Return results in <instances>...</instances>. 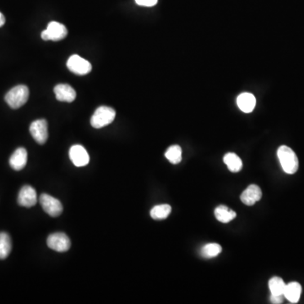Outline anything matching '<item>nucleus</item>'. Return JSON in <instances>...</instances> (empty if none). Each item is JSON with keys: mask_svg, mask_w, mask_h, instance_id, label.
I'll list each match as a JSON object with an SVG mask.
<instances>
[{"mask_svg": "<svg viewBox=\"0 0 304 304\" xmlns=\"http://www.w3.org/2000/svg\"><path fill=\"white\" fill-rule=\"evenodd\" d=\"M278 158L282 169L287 174H294L298 169V159L295 152L287 145H282L278 149Z\"/></svg>", "mask_w": 304, "mask_h": 304, "instance_id": "1", "label": "nucleus"}, {"mask_svg": "<svg viewBox=\"0 0 304 304\" xmlns=\"http://www.w3.org/2000/svg\"><path fill=\"white\" fill-rule=\"evenodd\" d=\"M29 98V89L27 86L20 85L11 89L5 95V101L13 109H17L25 105Z\"/></svg>", "mask_w": 304, "mask_h": 304, "instance_id": "2", "label": "nucleus"}, {"mask_svg": "<svg viewBox=\"0 0 304 304\" xmlns=\"http://www.w3.org/2000/svg\"><path fill=\"white\" fill-rule=\"evenodd\" d=\"M116 117L113 108L103 106L97 108L91 118V124L95 129H101L113 123Z\"/></svg>", "mask_w": 304, "mask_h": 304, "instance_id": "3", "label": "nucleus"}, {"mask_svg": "<svg viewBox=\"0 0 304 304\" xmlns=\"http://www.w3.org/2000/svg\"><path fill=\"white\" fill-rule=\"evenodd\" d=\"M68 35V30L65 26L57 21H51L47 29L42 32V38L45 41L59 42L64 39Z\"/></svg>", "mask_w": 304, "mask_h": 304, "instance_id": "4", "label": "nucleus"}, {"mask_svg": "<svg viewBox=\"0 0 304 304\" xmlns=\"http://www.w3.org/2000/svg\"><path fill=\"white\" fill-rule=\"evenodd\" d=\"M67 67L72 73L77 75H85L89 74L92 69L90 62L77 54L69 57V59L67 61Z\"/></svg>", "mask_w": 304, "mask_h": 304, "instance_id": "5", "label": "nucleus"}, {"mask_svg": "<svg viewBox=\"0 0 304 304\" xmlns=\"http://www.w3.org/2000/svg\"><path fill=\"white\" fill-rule=\"evenodd\" d=\"M47 246L57 252H66L71 246L69 237L63 233H53L47 238Z\"/></svg>", "mask_w": 304, "mask_h": 304, "instance_id": "6", "label": "nucleus"}, {"mask_svg": "<svg viewBox=\"0 0 304 304\" xmlns=\"http://www.w3.org/2000/svg\"><path fill=\"white\" fill-rule=\"evenodd\" d=\"M40 204L42 205L45 212L53 217L60 216L63 212L61 202L49 194H42L40 196Z\"/></svg>", "mask_w": 304, "mask_h": 304, "instance_id": "7", "label": "nucleus"}, {"mask_svg": "<svg viewBox=\"0 0 304 304\" xmlns=\"http://www.w3.org/2000/svg\"><path fill=\"white\" fill-rule=\"evenodd\" d=\"M30 133L38 144L40 145L45 144L48 138L47 121L45 119H38L32 122L30 126Z\"/></svg>", "mask_w": 304, "mask_h": 304, "instance_id": "8", "label": "nucleus"}, {"mask_svg": "<svg viewBox=\"0 0 304 304\" xmlns=\"http://www.w3.org/2000/svg\"><path fill=\"white\" fill-rule=\"evenodd\" d=\"M69 158L75 167H85L90 162L88 152L81 145H74L69 150Z\"/></svg>", "mask_w": 304, "mask_h": 304, "instance_id": "9", "label": "nucleus"}, {"mask_svg": "<svg viewBox=\"0 0 304 304\" xmlns=\"http://www.w3.org/2000/svg\"><path fill=\"white\" fill-rule=\"evenodd\" d=\"M37 202V192L32 186L26 185L20 189L18 196V203L24 207H32Z\"/></svg>", "mask_w": 304, "mask_h": 304, "instance_id": "10", "label": "nucleus"}, {"mask_svg": "<svg viewBox=\"0 0 304 304\" xmlns=\"http://www.w3.org/2000/svg\"><path fill=\"white\" fill-rule=\"evenodd\" d=\"M262 197V191L260 187L251 184L241 194V201L246 206H251L259 201Z\"/></svg>", "mask_w": 304, "mask_h": 304, "instance_id": "11", "label": "nucleus"}, {"mask_svg": "<svg viewBox=\"0 0 304 304\" xmlns=\"http://www.w3.org/2000/svg\"><path fill=\"white\" fill-rule=\"evenodd\" d=\"M54 93L58 101L72 103L76 98L74 89L67 84H59L54 88Z\"/></svg>", "mask_w": 304, "mask_h": 304, "instance_id": "12", "label": "nucleus"}, {"mask_svg": "<svg viewBox=\"0 0 304 304\" xmlns=\"http://www.w3.org/2000/svg\"><path fill=\"white\" fill-rule=\"evenodd\" d=\"M27 163V151L25 148H18L10 157V164L13 169L20 171Z\"/></svg>", "mask_w": 304, "mask_h": 304, "instance_id": "13", "label": "nucleus"}, {"mask_svg": "<svg viewBox=\"0 0 304 304\" xmlns=\"http://www.w3.org/2000/svg\"><path fill=\"white\" fill-rule=\"evenodd\" d=\"M237 103L238 108H240V110L243 111V113H251L253 112L256 105V99L253 94L245 92L238 96Z\"/></svg>", "mask_w": 304, "mask_h": 304, "instance_id": "14", "label": "nucleus"}, {"mask_svg": "<svg viewBox=\"0 0 304 304\" xmlns=\"http://www.w3.org/2000/svg\"><path fill=\"white\" fill-rule=\"evenodd\" d=\"M302 293V287L298 282H291L286 286L284 297L292 303H297L299 301Z\"/></svg>", "mask_w": 304, "mask_h": 304, "instance_id": "15", "label": "nucleus"}, {"mask_svg": "<svg viewBox=\"0 0 304 304\" xmlns=\"http://www.w3.org/2000/svg\"><path fill=\"white\" fill-rule=\"evenodd\" d=\"M215 216L219 221L228 223L237 216L235 211L228 208L226 206H220L215 210Z\"/></svg>", "mask_w": 304, "mask_h": 304, "instance_id": "16", "label": "nucleus"}, {"mask_svg": "<svg viewBox=\"0 0 304 304\" xmlns=\"http://www.w3.org/2000/svg\"><path fill=\"white\" fill-rule=\"evenodd\" d=\"M223 161L231 172H239L243 167V162H242L240 157L234 153H227L225 155Z\"/></svg>", "mask_w": 304, "mask_h": 304, "instance_id": "17", "label": "nucleus"}, {"mask_svg": "<svg viewBox=\"0 0 304 304\" xmlns=\"http://www.w3.org/2000/svg\"><path fill=\"white\" fill-rule=\"evenodd\" d=\"M12 249V243L9 234L0 233V260H5L10 255Z\"/></svg>", "mask_w": 304, "mask_h": 304, "instance_id": "18", "label": "nucleus"}, {"mask_svg": "<svg viewBox=\"0 0 304 304\" xmlns=\"http://www.w3.org/2000/svg\"><path fill=\"white\" fill-rule=\"evenodd\" d=\"M172 207L169 205L156 206L150 211V216L154 220H164L169 216Z\"/></svg>", "mask_w": 304, "mask_h": 304, "instance_id": "19", "label": "nucleus"}, {"mask_svg": "<svg viewBox=\"0 0 304 304\" xmlns=\"http://www.w3.org/2000/svg\"><path fill=\"white\" fill-rule=\"evenodd\" d=\"M286 286L284 281L281 277L271 278L269 282V287L271 292V295H278V296H284L285 289Z\"/></svg>", "mask_w": 304, "mask_h": 304, "instance_id": "20", "label": "nucleus"}, {"mask_svg": "<svg viewBox=\"0 0 304 304\" xmlns=\"http://www.w3.org/2000/svg\"><path fill=\"white\" fill-rule=\"evenodd\" d=\"M165 157L172 164H179L182 161V149L179 145L170 146L165 153Z\"/></svg>", "mask_w": 304, "mask_h": 304, "instance_id": "21", "label": "nucleus"}, {"mask_svg": "<svg viewBox=\"0 0 304 304\" xmlns=\"http://www.w3.org/2000/svg\"><path fill=\"white\" fill-rule=\"evenodd\" d=\"M222 251L221 245L218 243H208L204 246L201 249V255L206 259L216 257Z\"/></svg>", "mask_w": 304, "mask_h": 304, "instance_id": "22", "label": "nucleus"}, {"mask_svg": "<svg viewBox=\"0 0 304 304\" xmlns=\"http://www.w3.org/2000/svg\"><path fill=\"white\" fill-rule=\"evenodd\" d=\"M158 0H135L136 4L141 6H145V7H151L154 5H157Z\"/></svg>", "mask_w": 304, "mask_h": 304, "instance_id": "23", "label": "nucleus"}, {"mask_svg": "<svg viewBox=\"0 0 304 304\" xmlns=\"http://www.w3.org/2000/svg\"><path fill=\"white\" fill-rule=\"evenodd\" d=\"M284 296H278V295H271L270 296V302L274 304L282 303Z\"/></svg>", "mask_w": 304, "mask_h": 304, "instance_id": "24", "label": "nucleus"}, {"mask_svg": "<svg viewBox=\"0 0 304 304\" xmlns=\"http://www.w3.org/2000/svg\"><path fill=\"white\" fill-rule=\"evenodd\" d=\"M5 18L3 15L2 13L0 12V27H2L3 26L5 25Z\"/></svg>", "mask_w": 304, "mask_h": 304, "instance_id": "25", "label": "nucleus"}]
</instances>
